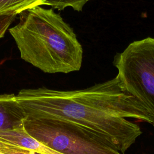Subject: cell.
<instances>
[{
    "mask_svg": "<svg viewBox=\"0 0 154 154\" xmlns=\"http://www.w3.org/2000/svg\"><path fill=\"white\" fill-rule=\"evenodd\" d=\"M42 5H45V0H0V14H19L24 10Z\"/></svg>",
    "mask_w": 154,
    "mask_h": 154,
    "instance_id": "cell-7",
    "label": "cell"
},
{
    "mask_svg": "<svg viewBox=\"0 0 154 154\" xmlns=\"http://www.w3.org/2000/svg\"><path fill=\"white\" fill-rule=\"evenodd\" d=\"M0 141L40 154H62L29 135L24 131L23 127L12 131H0Z\"/></svg>",
    "mask_w": 154,
    "mask_h": 154,
    "instance_id": "cell-6",
    "label": "cell"
},
{
    "mask_svg": "<svg viewBox=\"0 0 154 154\" xmlns=\"http://www.w3.org/2000/svg\"><path fill=\"white\" fill-rule=\"evenodd\" d=\"M26 116L14 94L0 95V131H12L23 127Z\"/></svg>",
    "mask_w": 154,
    "mask_h": 154,
    "instance_id": "cell-5",
    "label": "cell"
},
{
    "mask_svg": "<svg viewBox=\"0 0 154 154\" xmlns=\"http://www.w3.org/2000/svg\"><path fill=\"white\" fill-rule=\"evenodd\" d=\"M0 150L5 154H40L31 150L0 141Z\"/></svg>",
    "mask_w": 154,
    "mask_h": 154,
    "instance_id": "cell-9",
    "label": "cell"
},
{
    "mask_svg": "<svg viewBox=\"0 0 154 154\" xmlns=\"http://www.w3.org/2000/svg\"><path fill=\"white\" fill-rule=\"evenodd\" d=\"M0 154H5V153H3L2 151H1V150H0Z\"/></svg>",
    "mask_w": 154,
    "mask_h": 154,
    "instance_id": "cell-11",
    "label": "cell"
},
{
    "mask_svg": "<svg viewBox=\"0 0 154 154\" xmlns=\"http://www.w3.org/2000/svg\"><path fill=\"white\" fill-rule=\"evenodd\" d=\"M113 64L127 90L147 106L154 119V38L132 42L115 55Z\"/></svg>",
    "mask_w": 154,
    "mask_h": 154,
    "instance_id": "cell-4",
    "label": "cell"
},
{
    "mask_svg": "<svg viewBox=\"0 0 154 154\" xmlns=\"http://www.w3.org/2000/svg\"><path fill=\"white\" fill-rule=\"evenodd\" d=\"M16 98L26 117L75 123L105 138L123 154L142 134L140 126L128 119L154 126L149 109L117 75L84 89H23Z\"/></svg>",
    "mask_w": 154,
    "mask_h": 154,
    "instance_id": "cell-1",
    "label": "cell"
},
{
    "mask_svg": "<svg viewBox=\"0 0 154 154\" xmlns=\"http://www.w3.org/2000/svg\"><path fill=\"white\" fill-rule=\"evenodd\" d=\"M90 1L91 0H45V5L59 10L71 7L75 11H81L84 5Z\"/></svg>",
    "mask_w": 154,
    "mask_h": 154,
    "instance_id": "cell-8",
    "label": "cell"
},
{
    "mask_svg": "<svg viewBox=\"0 0 154 154\" xmlns=\"http://www.w3.org/2000/svg\"><path fill=\"white\" fill-rule=\"evenodd\" d=\"M16 16V14H0V38L4 36L6 30L14 21Z\"/></svg>",
    "mask_w": 154,
    "mask_h": 154,
    "instance_id": "cell-10",
    "label": "cell"
},
{
    "mask_svg": "<svg viewBox=\"0 0 154 154\" xmlns=\"http://www.w3.org/2000/svg\"><path fill=\"white\" fill-rule=\"evenodd\" d=\"M23 129L38 141L62 154H123L105 138L71 122L26 117Z\"/></svg>",
    "mask_w": 154,
    "mask_h": 154,
    "instance_id": "cell-3",
    "label": "cell"
},
{
    "mask_svg": "<svg viewBox=\"0 0 154 154\" xmlns=\"http://www.w3.org/2000/svg\"><path fill=\"white\" fill-rule=\"evenodd\" d=\"M19 14V22L9 32L22 60L45 73L80 70L82 47L60 14L37 6Z\"/></svg>",
    "mask_w": 154,
    "mask_h": 154,
    "instance_id": "cell-2",
    "label": "cell"
}]
</instances>
